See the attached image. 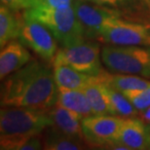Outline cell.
I'll list each match as a JSON object with an SVG mask.
<instances>
[{
  "label": "cell",
  "mask_w": 150,
  "mask_h": 150,
  "mask_svg": "<svg viewBox=\"0 0 150 150\" xmlns=\"http://www.w3.org/2000/svg\"><path fill=\"white\" fill-rule=\"evenodd\" d=\"M83 1H88V2L91 1V2H93V0H83Z\"/></svg>",
  "instance_id": "cb8c5ba5"
},
{
  "label": "cell",
  "mask_w": 150,
  "mask_h": 150,
  "mask_svg": "<svg viewBox=\"0 0 150 150\" xmlns=\"http://www.w3.org/2000/svg\"><path fill=\"white\" fill-rule=\"evenodd\" d=\"M72 7L85 28L87 38L89 39H96L103 26L113 20L122 18L121 12L118 9L98 3L94 5L90 4L88 1L73 0Z\"/></svg>",
  "instance_id": "9c48e42d"
},
{
  "label": "cell",
  "mask_w": 150,
  "mask_h": 150,
  "mask_svg": "<svg viewBox=\"0 0 150 150\" xmlns=\"http://www.w3.org/2000/svg\"><path fill=\"white\" fill-rule=\"evenodd\" d=\"M123 120V117L111 114L91 115L84 118L82 128L86 139L91 146L98 148H104L110 143L118 142Z\"/></svg>",
  "instance_id": "ba28073f"
},
{
  "label": "cell",
  "mask_w": 150,
  "mask_h": 150,
  "mask_svg": "<svg viewBox=\"0 0 150 150\" xmlns=\"http://www.w3.org/2000/svg\"><path fill=\"white\" fill-rule=\"evenodd\" d=\"M118 142L129 147L130 150L149 149L150 125L139 116L124 118Z\"/></svg>",
  "instance_id": "30bf717a"
},
{
  "label": "cell",
  "mask_w": 150,
  "mask_h": 150,
  "mask_svg": "<svg viewBox=\"0 0 150 150\" xmlns=\"http://www.w3.org/2000/svg\"><path fill=\"white\" fill-rule=\"evenodd\" d=\"M100 54L98 42L86 38L68 46L61 47L53 59L64 62L80 72L98 76L104 71L100 58Z\"/></svg>",
  "instance_id": "8992f818"
},
{
  "label": "cell",
  "mask_w": 150,
  "mask_h": 150,
  "mask_svg": "<svg viewBox=\"0 0 150 150\" xmlns=\"http://www.w3.org/2000/svg\"><path fill=\"white\" fill-rule=\"evenodd\" d=\"M30 53L22 42L12 40L8 42L0 52V78L5 79L15 71L32 61Z\"/></svg>",
  "instance_id": "7c38bea8"
},
{
  "label": "cell",
  "mask_w": 150,
  "mask_h": 150,
  "mask_svg": "<svg viewBox=\"0 0 150 150\" xmlns=\"http://www.w3.org/2000/svg\"><path fill=\"white\" fill-rule=\"evenodd\" d=\"M26 17L41 22L52 31L61 47L82 41L87 38L86 30L77 18L72 6L52 7L45 3L23 12Z\"/></svg>",
  "instance_id": "3957f363"
},
{
  "label": "cell",
  "mask_w": 150,
  "mask_h": 150,
  "mask_svg": "<svg viewBox=\"0 0 150 150\" xmlns=\"http://www.w3.org/2000/svg\"><path fill=\"white\" fill-rule=\"evenodd\" d=\"M42 3H44L42 0H1V5H4L14 11L28 10L37 7Z\"/></svg>",
  "instance_id": "44dd1931"
},
{
  "label": "cell",
  "mask_w": 150,
  "mask_h": 150,
  "mask_svg": "<svg viewBox=\"0 0 150 150\" xmlns=\"http://www.w3.org/2000/svg\"><path fill=\"white\" fill-rule=\"evenodd\" d=\"M19 39L45 61H53L58 52V41L52 31L41 22L25 15Z\"/></svg>",
  "instance_id": "52a82bcc"
},
{
  "label": "cell",
  "mask_w": 150,
  "mask_h": 150,
  "mask_svg": "<svg viewBox=\"0 0 150 150\" xmlns=\"http://www.w3.org/2000/svg\"><path fill=\"white\" fill-rule=\"evenodd\" d=\"M85 93L94 115H113L105 84L101 80V74L93 76L92 80L82 89Z\"/></svg>",
  "instance_id": "4fadbf2b"
},
{
  "label": "cell",
  "mask_w": 150,
  "mask_h": 150,
  "mask_svg": "<svg viewBox=\"0 0 150 150\" xmlns=\"http://www.w3.org/2000/svg\"><path fill=\"white\" fill-rule=\"evenodd\" d=\"M53 72L57 86L67 89L82 90L90 81L92 75L80 72L64 62L53 59Z\"/></svg>",
  "instance_id": "5bb4252c"
},
{
  "label": "cell",
  "mask_w": 150,
  "mask_h": 150,
  "mask_svg": "<svg viewBox=\"0 0 150 150\" xmlns=\"http://www.w3.org/2000/svg\"><path fill=\"white\" fill-rule=\"evenodd\" d=\"M139 117H140V118H142L145 123H147V124L150 125V106L148 107V108L139 111Z\"/></svg>",
  "instance_id": "603a6c76"
},
{
  "label": "cell",
  "mask_w": 150,
  "mask_h": 150,
  "mask_svg": "<svg viewBox=\"0 0 150 150\" xmlns=\"http://www.w3.org/2000/svg\"><path fill=\"white\" fill-rule=\"evenodd\" d=\"M101 80L105 85L121 93L144 90L150 87V81L134 74H111L105 70L101 73Z\"/></svg>",
  "instance_id": "ac0fdd59"
},
{
  "label": "cell",
  "mask_w": 150,
  "mask_h": 150,
  "mask_svg": "<svg viewBox=\"0 0 150 150\" xmlns=\"http://www.w3.org/2000/svg\"><path fill=\"white\" fill-rule=\"evenodd\" d=\"M105 87L113 115L123 117V118L139 116V111L132 104L123 93L116 91L107 85H105Z\"/></svg>",
  "instance_id": "d6986e66"
},
{
  "label": "cell",
  "mask_w": 150,
  "mask_h": 150,
  "mask_svg": "<svg viewBox=\"0 0 150 150\" xmlns=\"http://www.w3.org/2000/svg\"><path fill=\"white\" fill-rule=\"evenodd\" d=\"M58 103L76 113L81 119L94 115L85 93L82 90L58 87Z\"/></svg>",
  "instance_id": "2e32d148"
},
{
  "label": "cell",
  "mask_w": 150,
  "mask_h": 150,
  "mask_svg": "<svg viewBox=\"0 0 150 150\" xmlns=\"http://www.w3.org/2000/svg\"><path fill=\"white\" fill-rule=\"evenodd\" d=\"M51 125L47 110L23 106H2L0 110V148L20 150L31 137Z\"/></svg>",
  "instance_id": "7a4b0ae2"
},
{
  "label": "cell",
  "mask_w": 150,
  "mask_h": 150,
  "mask_svg": "<svg viewBox=\"0 0 150 150\" xmlns=\"http://www.w3.org/2000/svg\"><path fill=\"white\" fill-rule=\"evenodd\" d=\"M47 112L51 121L49 127L67 136L86 139L82 128V119L76 113L58 103L47 109Z\"/></svg>",
  "instance_id": "8fae6325"
},
{
  "label": "cell",
  "mask_w": 150,
  "mask_h": 150,
  "mask_svg": "<svg viewBox=\"0 0 150 150\" xmlns=\"http://www.w3.org/2000/svg\"><path fill=\"white\" fill-rule=\"evenodd\" d=\"M20 11L1 5L0 7V47H4L8 42L19 38L23 15Z\"/></svg>",
  "instance_id": "e0dca14e"
},
{
  "label": "cell",
  "mask_w": 150,
  "mask_h": 150,
  "mask_svg": "<svg viewBox=\"0 0 150 150\" xmlns=\"http://www.w3.org/2000/svg\"><path fill=\"white\" fill-rule=\"evenodd\" d=\"M145 1H146V2H148L149 4H150V0H145Z\"/></svg>",
  "instance_id": "d4e9b609"
},
{
  "label": "cell",
  "mask_w": 150,
  "mask_h": 150,
  "mask_svg": "<svg viewBox=\"0 0 150 150\" xmlns=\"http://www.w3.org/2000/svg\"><path fill=\"white\" fill-rule=\"evenodd\" d=\"M58 101V86L50 65L32 59L4 79L1 106L47 110Z\"/></svg>",
  "instance_id": "6da1fadb"
},
{
  "label": "cell",
  "mask_w": 150,
  "mask_h": 150,
  "mask_svg": "<svg viewBox=\"0 0 150 150\" xmlns=\"http://www.w3.org/2000/svg\"><path fill=\"white\" fill-rule=\"evenodd\" d=\"M96 40L113 46L149 47L150 23L119 18L103 26Z\"/></svg>",
  "instance_id": "5b68a950"
},
{
  "label": "cell",
  "mask_w": 150,
  "mask_h": 150,
  "mask_svg": "<svg viewBox=\"0 0 150 150\" xmlns=\"http://www.w3.org/2000/svg\"><path fill=\"white\" fill-rule=\"evenodd\" d=\"M123 94L139 111L144 110L150 106V87L144 90L125 92Z\"/></svg>",
  "instance_id": "ffe728a7"
},
{
  "label": "cell",
  "mask_w": 150,
  "mask_h": 150,
  "mask_svg": "<svg viewBox=\"0 0 150 150\" xmlns=\"http://www.w3.org/2000/svg\"><path fill=\"white\" fill-rule=\"evenodd\" d=\"M45 4L52 6V7H68V6H72L73 0H42Z\"/></svg>",
  "instance_id": "7402d4cb"
},
{
  "label": "cell",
  "mask_w": 150,
  "mask_h": 150,
  "mask_svg": "<svg viewBox=\"0 0 150 150\" xmlns=\"http://www.w3.org/2000/svg\"><path fill=\"white\" fill-rule=\"evenodd\" d=\"M43 148L46 150H81L92 148L86 139L70 137L48 127L42 133Z\"/></svg>",
  "instance_id": "9a60e30c"
},
{
  "label": "cell",
  "mask_w": 150,
  "mask_h": 150,
  "mask_svg": "<svg viewBox=\"0 0 150 150\" xmlns=\"http://www.w3.org/2000/svg\"><path fill=\"white\" fill-rule=\"evenodd\" d=\"M101 61L114 73L150 77V46H113L101 49Z\"/></svg>",
  "instance_id": "277c9868"
}]
</instances>
